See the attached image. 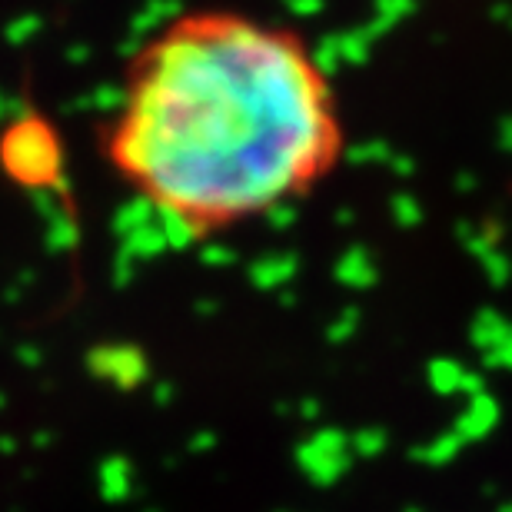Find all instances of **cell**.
Instances as JSON below:
<instances>
[{"instance_id": "cell-1", "label": "cell", "mask_w": 512, "mask_h": 512, "mask_svg": "<svg viewBox=\"0 0 512 512\" xmlns=\"http://www.w3.org/2000/svg\"><path fill=\"white\" fill-rule=\"evenodd\" d=\"M107 160L153 213L200 227L296 203L343 157L340 90L310 37L243 7H190L127 57Z\"/></svg>"}, {"instance_id": "cell-2", "label": "cell", "mask_w": 512, "mask_h": 512, "mask_svg": "<svg viewBox=\"0 0 512 512\" xmlns=\"http://www.w3.org/2000/svg\"><path fill=\"white\" fill-rule=\"evenodd\" d=\"M4 160L24 183H50L60 173L57 137L44 120L27 117L10 127L4 140Z\"/></svg>"}, {"instance_id": "cell-3", "label": "cell", "mask_w": 512, "mask_h": 512, "mask_svg": "<svg viewBox=\"0 0 512 512\" xmlns=\"http://www.w3.org/2000/svg\"><path fill=\"white\" fill-rule=\"evenodd\" d=\"M90 370L100 380H110L120 389H137L150 376V363L140 346L120 343V346H100V350L90 353Z\"/></svg>"}, {"instance_id": "cell-4", "label": "cell", "mask_w": 512, "mask_h": 512, "mask_svg": "<svg viewBox=\"0 0 512 512\" xmlns=\"http://www.w3.org/2000/svg\"><path fill=\"white\" fill-rule=\"evenodd\" d=\"M353 453H343V449H326L313 439L296 446L293 453V463L296 469L306 476V483L316 486V489H333L340 479L353 469Z\"/></svg>"}, {"instance_id": "cell-5", "label": "cell", "mask_w": 512, "mask_h": 512, "mask_svg": "<svg viewBox=\"0 0 512 512\" xmlns=\"http://www.w3.org/2000/svg\"><path fill=\"white\" fill-rule=\"evenodd\" d=\"M499 416H503V409H499V399L489 393H479L473 399H466V409L456 416L453 423V433L463 439V443H483V439L493 436V429L499 426Z\"/></svg>"}, {"instance_id": "cell-6", "label": "cell", "mask_w": 512, "mask_h": 512, "mask_svg": "<svg viewBox=\"0 0 512 512\" xmlns=\"http://www.w3.org/2000/svg\"><path fill=\"white\" fill-rule=\"evenodd\" d=\"M509 320L493 306H486V310H479L473 316V323H469V343L476 346V353H489L496 350V346H503V340L509 336Z\"/></svg>"}, {"instance_id": "cell-7", "label": "cell", "mask_w": 512, "mask_h": 512, "mask_svg": "<svg viewBox=\"0 0 512 512\" xmlns=\"http://www.w3.org/2000/svg\"><path fill=\"white\" fill-rule=\"evenodd\" d=\"M296 256L290 253H280V256H263V260H256L250 266V283L256 286V290H283L286 283L296 276Z\"/></svg>"}, {"instance_id": "cell-8", "label": "cell", "mask_w": 512, "mask_h": 512, "mask_svg": "<svg viewBox=\"0 0 512 512\" xmlns=\"http://www.w3.org/2000/svg\"><path fill=\"white\" fill-rule=\"evenodd\" d=\"M336 280L343 286H350V290H370V286L380 280V273H376V263L370 260V253L353 247L336 263Z\"/></svg>"}, {"instance_id": "cell-9", "label": "cell", "mask_w": 512, "mask_h": 512, "mask_svg": "<svg viewBox=\"0 0 512 512\" xmlns=\"http://www.w3.org/2000/svg\"><path fill=\"white\" fill-rule=\"evenodd\" d=\"M466 449V443L459 439L453 429H446V433H439L436 439H429V443H419V446H413V463H419V466H433V469H439V466H449V463H456V456L463 453Z\"/></svg>"}, {"instance_id": "cell-10", "label": "cell", "mask_w": 512, "mask_h": 512, "mask_svg": "<svg viewBox=\"0 0 512 512\" xmlns=\"http://www.w3.org/2000/svg\"><path fill=\"white\" fill-rule=\"evenodd\" d=\"M463 373H466V366L453 360V356H436V360L426 363V383L439 396H456L459 383H463Z\"/></svg>"}, {"instance_id": "cell-11", "label": "cell", "mask_w": 512, "mask_h": 512, "mask_svg": "<svg viewBox=\"0 0 512 512\" xmlns=\"http://www.w3.org/2000/svg\"><path fill=\"white\" fill-rule=\"evenodd\" d=\"M163 250H167V243H163L160 230L153 227H140L127 233V247H124V256H130V260H153V256H160Z\"/></svg>"}, {"instance_id": "cell-12", "label": "cell", "mask_w": 512, "mask_h": 512, "mask_svg": "<svg viewBox=\"0 0 512 512\" xmlns=\"http://www.w3.org/2000/svg\"><path fill=\"white\" fill-rule=\"evenodd\" d=\"M386 443H389L386 429L363 426V429H356V433L350 436V453L356 459H380L386 453Z\"/></svg>"}, {"instance_id": "cell-13", "label": "cell", "mask_w": 512, "mask_h": 512, "mask_svg": "<svg viewBox=\"0 0 512 512\" xmlns=\"http://www.w3.org/2000/svg\"><path fill=\"white\" fill-rule=\"evenodd\" d=\"M130 463L127 459L114 456L110 463L104 466V493L110 499H127L130 496Z\"/></svg>"}, {"instance_id": "cell-14", "label": "cell", "mask_w": 512, "mask_h": 512, "mask_svg": "<svg viewBox=\"0 0 512 512\" xmlns=\"http://www.w3.org/2000/svg\"><path fill=\"white\" fill-rule=\"evenodd\" d=\"M356 330H360V310H356V306H346V310L326 326V343H333V346L350 343Z\"/></svg>"}, {"instance_id": "cell-15", "label": "cell", "mask_w": 512, "mask_h": 512, "mask_svg": "<svg viewBox=\"0 0 512 512\" xmlns=\"http://www.w3.org/2000/svg\"><path fill=\"white\" fill-rule=\"evenodd\" d=\"M483 273H486V280L493 283V286H506L512 280V263L506 260L503 253H496V250H489L483 256Z\"/></svg>"}, {"instance_id": "cell-16", "label": "cell", "mask_w": 512, "mask_h": 512, "mask_svg": "<svg viewBox=\"0 0 512 512\" xmlns=\"http://www.w3.org/2000/svg\"><path fill=\"white\" fill-rule=\"evenodd\" d=\"M479 356H483L486 370H506V373H512V326H509V336L503 340V346H496V350H489V353H479Z\"/></svg>"}, {"instance_id": "cell-17", "label": "cell", "mask_w": 512, "mask_h": 512, "mask_svg": "<svg viewBox=\"0 0 512 512\" xmlns=\"http://www.w3.org/2000/svg\"><path fill=\"white\" fill-rule=\"evenodd\" d=\"M200 260L207 266H230L233 250L227 247V243H207V247H200Z\"/></svg>"}, {"instance_id": "cell-18", "label": "cell", "mask_w": 512, "mask_h": 512, "mask_svg": "<svg viewBox=\"0 0 512 512\" xmlns=\"http://www.w3.org/2000/svg\"><path fill=\"white\" fill-rule=\"evenodd\" d=\"M479 393H486V376L483 373H476V370H466L463 373V383H459V396H466V399H473Z\"/></svg>"}, {"instance_id": "cell-19", "label": "cell", "mask_w": 512, "mask_h": 512, "mask_svg": "<svg viewBox=\"0 0 512 512\" xmlns=\"http://www.w3.org/2000/svg\"><path fill=\"white\" fill-rule=\"evenodd\" d=\"M217 443H220V439H217V433H213V429H200V433L190 436L187 449L200 456V453H210V449H217Z\"/></svg>"}, {"instance_id": "cell-20", "label": "cell", "mask_w": 512, "mask_h": 512, "mask_svg": "<svg viewBox=\"0 0 512 512\" xmlns=\"http://www.w3.org/2000/svg\"><path fill=\"white\" fill-rule=\"evenodd\" d=\"M296 416L306 419V423H313V419L323 416V403H320V399H313V396H306V399L296 403Z\"/></svg>"}, {"instance_id": "cell-21", "label": "cell", "mask_w": 512, "mask_h": 512, "mask_svg": "<svg viewBox=\"0 0 512 512\" xmlns=\"http://www.w3.org/2000/svg\"><path fill=\"white\" fill-rule=\"evenodd\" d=\"M173 396H177V386H173L170 380H163V383H157L153 386V399H157V406H173Z\"/></svg>"}, {"instance_id": "cell-22", "label": "cell", "mask_w": 512, "mask_h": 512, "mask_svg": "<svg viewBox=\"0 0 512 512\" xmlns=\"http://www.w3.org/2000/svg\"><path fill=\"white\" fill-rule=\"evenodd\" d=\"M133 273H137V270H133V260H130V256H124V253H120V263H117V276H114V280H117V286H127V283L133 280Z\"/></svg>"}, {"instance_id": "cell-23", "label": "cell", "mask_w": 512, "mask_h": 512, "mask_svg": "<svg viewBox=\"0 0 512 512\" xmlns=\"http://www.w3.org/2000/svg\"><path fill=\"white\" fill-rule=\"evenodd\" d=\"M193 313H197V316H217L220 313V300H213V296H203V300L193 303Z\"/></svg>"}, {"instance_id": "cell-24", "label": "cell", "mask_w": 512, "mask_h": 512, "mask_svg": "<svg viewBox=\"0 0 512 512\" xmlns=\"http://www.w3.org/2000/svg\"><path fill=\"white\" fill-rule=\"evenodd\" d=\"M399 223H416V207H413V203H403V207H399Z\"/></svg>"}, {"instance_id": "cell-25", "label": "cell", "mask_w": 512, "mask_h": 512, "mask_svg": "<svg viewBox=\"0 0 512 512\" xmlns=\"http://www.w3.org/2000/svg\"><path fill=\"white\" fill-rule=\"evenodd\" d=\"M296 303H300V300H296V296H293L290 290H283V293H280V306H283V310H293Z\"/></svg>"}, {"instance_id": "cell-26", "label": "cell", "mask_w": 512, "mask_h": 512, "mask_svg": "<svg viewBox=\"0 0 512 512\" xmlns=\"http://www.w3.org/2000/svg\"><path fill=\"white\" fill-rule=\"evenodd\" d=\"M290 413H296L293 403H276V416H290Z\"/></svg>"}, {"instance_id": "cell-27", "label": "cell", "mask_w": 512, "mask_h": 512, "mask_svg": "<svg viewBox=\"0 0 512 512\" xmlns=\"http://www.w3.org/2000/svg\"><path fill=\"white\" fill-rule=\"evenodd\" d=\"M496 512H512V503H499V506H496Z\"/></svg>"}, {"instance_id": "cell-28", "label": "cell", "mask_w": 512, "mask_h": 512, "mask_svg": "<svg viewBox=\"0 0 512 512\" xmlns=\"http://www.w3.org/2000/svg\"><path fill=\"white\" fill-rule=\"evenodd\" d=\"M403 512H423V509H416V506H409V509H403Z\"/></svg>"}, {"instance_id": "cell-29", "label": "cell", "mask_w": 512, "mask_h": 512, "mask_svg": "<svg viewBox=\"0 0 512 512\" xmlns=\"http://www.w3.org/2000/svg\"><path fill=\"white\" fill-rule=\"evenodd\" d=\"M150 512H157V509H150Z\"/></svg>"}]
</instances>
